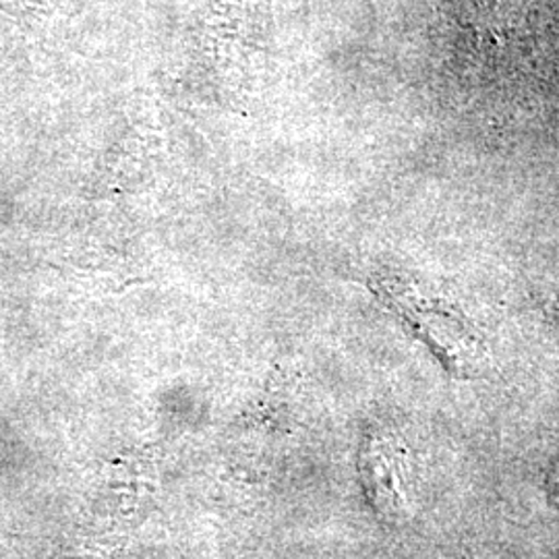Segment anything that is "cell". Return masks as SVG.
<instances>
[{
	"label": "cell",
	"mask_w": 559,
	"mask_h": 559,
	"mask_svg": "<svg viewBox=\"0 0 559 559\" xmlns=\"http://www.w3.org/2000/svg\"><path fill=\"white\" fill-rule=\"evenodd\" d=\"M554 480H556V491H558V493H554V496H558L559 501V464L558 468H556V477H554Z\"/></svg>",
	"instance_id": "2"
},
{
	"label": "cell",
	"mask_w": 559,
	"mask_h": 559,
	"mask_svg": "<svg viewBox=\"0 0 559 559\" xmlns=\"http://www.w3.org/2000/svg\"><path fill=\"white\" fill-rule=\"evenodd\" d=\"M554 313H556V321H558V325H559V300H558V305H556V309H554Z\"/></svg>",
	"instance_id": "3"
},
{
	"label": "cell",
	"mask_w": 559,
	"mask_h": 559,
	"mask_svg": "<svg viewBox=\"0 0 559 559\" xmlns=\"http://www.w3.org/2000/svg\"><path fill=\"white\" fill-rule=\"evenodd\" d=\"M362 475L381 514L406 520L413 512L411 468L392 440H369L362 452Z\"/></svg>",
	"instance_id": "1"
}]
</instances>
